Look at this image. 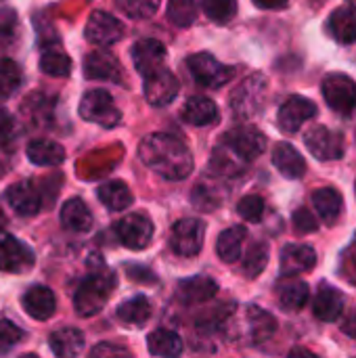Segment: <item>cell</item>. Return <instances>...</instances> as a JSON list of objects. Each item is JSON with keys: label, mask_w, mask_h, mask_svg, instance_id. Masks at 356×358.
<instances>
[{"label": "cell", "mask_w": 356, "mask_h": 358, "mask_svg": "<svg viewBox=\"0 0 356 358\" xmlns=\"http://www.w3.org/2000/svg\"><path fill=\"white\" fill-rule=\"evenodd\" d=\"M141 162L166 180H185L193 172L191 151L172 134L155 132L138 145Z\"/></svg>", "instance_id": "1"}, {"label": "cell", "mask_w": 356, "mask_h": 358, "mask_svg": "<svg viewBox=\"0 0 356 358\" xmlns=\"http://www.w3.org/2000/svg\"><path fill=\"white\" fill-rule=\"evenodd\" d=\"M115 287V275L107 268H101V271H94L92 275H88L80 285H78V292L73 296V308L80 317H94L99 315L111 292Z\"/></svg>", "instance_id": "2"}, {"label": "cell", "mask_w": 356, "mask_h": 358, "mask_svg": "<svg viewBox=\"0 0 356 358\" xmlns=\"http://www.w3.org/2000/svg\"><path fill=\"white\" fill-rule=\"evenodd\" d=\"M266 94H269V82L264 76L254 73L248 76L237 90L231 94V111L237 120L248 122L254 120L266 103Z\"/></svg>", "instance_id": "3"}, {"label": "cell", "mask_w": 356, "mask_h": 358, "mask_svg": "<svg viewBox=\"0 0 356 358\" xmlns=\"http://www.w3.org/2000/svg\"><path fill=\"white\" fill-rule=\"evenodd\" d=\"M80 115L103 128H113L122 120V111L107 90H88L80 101Z\"/></svg>", "instance_id": "4"}, {"label": "cell", "mask_w": 356, "mask_h": 358, "mask_svg": "<svg viewBox=\"0 0 356 358\" xmlns=\"http://www.w3.org/2000/svg\"><path fill=\"white\" fill-rule=\"evenodd\" d=\"M187 67L193 80L204 88H220L229 84L235 76V69L216 61L210 52H197L187 59Z\"/></svg>", "instance_id": "5"}, {"label": "cell", "mask_w": 356, "mask_h": 358, "mask_svg": "<svg viewBox=\"0 0 356 358\" xmlns=\"http://www.w3.org/2000/svg\"><path fill=\"white\" fill-rule=\"evenodd\" d=\"M225 147L241 162H252L266 151V136L254 126H237L225 134Z\"/></svg>", "instance_id": "6"}, {"label": "cell", "mask_w": 356, "mask_h": 358, "mask_svg": "<svg viewBox=\"0 0 356 358\" xmlns=\"http://www.w3.org/2000/svg\"><path fill=\"white\" fill-rule=\"evenodd\" d=\"M36 256L31 248L13 237L10 233H0V271L8 275H25L34 268Z\"/></svg>", "instance_id": "7"}, {"label": "cell", "mask_w": 356, "mask_h": 358, "mask_svg": "<svg viewBox=\"0 0 356 358\" xmlns=\"http://www.w3.org/2000/svg\"><path fill=\"white\" fill-rule=\"evenodd\" d=\"M323 96L336 113L350 115L356 109V82L346 73H329L323 80Z\"/></svg>", "instance_id": "8"}, {"label": "cell", "mask_w": 356, "mask_h": 358, "mask_svg": "<svg viewBox=\"0 0 356 358\" xmlns=\"http://www.w3.org/2000/svg\"><path fill=\"white\" fill-rule=\"evenodd\" d=\"M206 239V224L197 218H183L172 227L170 245L174 254L193 258L201 252Z\"/></svg>", "instance_id": "9"}, {"label": "cell", "mask_w": 356, "mask_h": 358, "mask_svg": "<svg viewBox=\"0 0 356 358\" xmlns=\"http://www.w3.org/2000/svg\"><path fill=\"white\" fill-rule=\"evenodd\" d=\"M306 149L311 151L313 157L319 162H334L340 159L346 151L344 136L340 132H334L325 126H315L304 134Z\"/></svg>", "instance_id": "10"}, {"label": "cell", "mask_w": 356, "mask_h": 358, "mask_svg": "<svg viewBox=\"0 0 356 358\" xmlns=\"http://www.w3.org/2000/svg\"><path fill=\"white\" fill-rule=\"evenodd\" d=\"M153 222L145 214H128L115 224V235L128 250H145L153 239Z\"/></svg>", "instance_id": "11"}, {"label": "cell", "mask_w": 356, "mask_h": 358, "mask_svg": "<svg viewBox=\"0 0 356 358\" xmlns=\"http://www.w3.org/2000/svg\"><path fill=\"white\" fill-rule=\"evenodd\" d=\"M84 36L90 44L94 46H111L115 42L122 40L124 36V25L120 23V19H115L113 15L105 13V10H94L88 17Z\"/></svg>", "instance_id": "12"}, {"label": "cell", "mask_w": 356, "mask_h": 358, "mask_svg": "<svg viewBox=\"0 0 356 358\" xmlns=\"http://www.w3.org/2000/svg\"><path fill=\"white\" fill-rule=\"evenodd\" d=\"M315 115H317V105L306 96L294 94L279 107L277 124L285 134H294L302 128V124H306Z\"/></svg>", "instance_id": "13"}, {"label": "cell", "mask_w": 356, "mask_h": 358, "mask_svg": "<svg viewBox=\"0 0 356 358\" xmlns=\"http://www.w3.org/2000/svg\"><path fill=\"white\" fill-rule=\"evenodd\" d=\"M178 90H180L178 78L166 67L145 78V99L153 107L170 105L176 99Z\"/></svg>", "instance_id": "14"}, {"label": "cell", "mask_w": 356, "mask_h": 358, "mask_svg": "<svg viewBox=\"0 0 356 358\" xmlns=\"http://www.w3.org/2000/svg\"><path fill=\"white\" fill-rule=\"evenodd\" d=\"M84 76H86V80L120 84L124 78V69H122V63L111 52L94 50V52H88L84 59Z\"/></svg>", "instance_id": "15"}, {"label": "cell", "mask_w": 356, "mask_h": 358, "mask_svg": "<svg viewBox=\"0 0 356 358\" xmlns=\"http://www.w3.org/2000/svg\"><path fill=\"white\" fill-rule=\"evenodd\" d=\"M132 61H134L136 71L143 78H147V76H151V73H155V71H159L164 67L166 46L159 40H153V38L138 40L132 46Z\"/></svg>", "instance_id": "16"}, {"label": "cell", "mask_w": 356, "mask_h": 358, "mask_svg": "<svg viewBox=\"0 0 356 358\" xmlns=\"http://www.w3.org/2000/svg\"><path fill=\"white\" fill-rule=\"evenodd\" d=\"M281 275L285 277H298L315 268L317 264V252L308 245L290 243L281 250Z\"/></svg>", "instance_id": "17"}, {"label": "cell", "mask_w": 356, "mask_h": 358, "mask_svg": "<svg viewBox=\"0 0 356 358\" xmlns=\"http://www.w3.org/2000/svg\"><path fill=\"white\" fill-rule=\"evenodd\" d=\"M6 201L19 216H36L42 208V195L31 180H19L6 191Z\"/></svg>", "instance_id": "18"}, {"label": "cell", "mask_w": 356, "mask_h": 358, "mask_svg": "<svg viewBox=\"0 0 356 358\" xmlns=\"http://www.w3.org/2000/svg\"><path fill=\"white\" fill-rule=\"evenodd\" d=\"M23 310L36 321H48L57 310L55 294L46 285H31L21 298Z\"/></svg>", "instance_id": "19"}, {"label": "cell", "mask_w": 356, "mask_h": 358, "mask_svg": "<svg viewBox=\"0 0 356 358\" xmlns=\"http://www.w3.org/2000/svg\"><path fill=\"white\" fill-rule=\"evenodd\" d=\"M344 304H346V298L340 289L323 283L317 292V298H315V317L325 321V323H334L342 317L344 313Z\"/></svg>", "instance_id": "20"}, {"label": "cell", "mask_w": 356, "mask_h": 358, "mask_svg": "<svg viewBox=\"0 0 356 358\" xmlns=\"http://www.w3.org/2000/svg\"><path fill=\"white\" fill-rule=\"evenodd\" d=\"M216 292H218L216 281L206 275H197V277H191V279H185L178 283V300L183 304L208 302L210 298L216 296Z\"/></svg>", "instance_id": "21"}, {"label": "cell", "mask_w": 356, "mask_h": 358, "mask_svg": "<svg viewBox=\"0 0 356 358\" xmlns=\"http://www.w3.org/2000/svg\"><path fill=\"white\" fill-rule=\"evenodd\" d=\"M59 218H61V224H63L67 231H71V233H88V231L92 229V224H94L88 206H86L82 199H78V197L67 199V201L61 206Z\"/></svg>", "instance_id": "22"}, {"label": "cell", "mask_w": 356, "mask_h": 358, "mask_svg": "<svg viewBox=\"0 0 356 358\" xmlns=\"http://www.w3.org/2000/svg\"><path fill=\"white\" fill-rule=\"evenodd\" d=\"M273 164L275 168L285 176V178H300L304 172H306V164H304V157L300 155V151L290 145V143H279L275 149H273Z\"/></svg>", "instance_id": "23"}, {"label": "cell", "mask_w": 356, "mask_h": 358, "mask_svg": "<svg viewBox=\"0 0 356 358\" xmlns=\"http://www.w3.org/2000/svg\"><path fill=\"white\" fill-rule=\"evenodd\" d=\"M327 31L334 40L350 44L356 40V6H340L327 21Z\"/></svg>", "instance_id": "24"}, {"label": "cell", "mask_w": 356, "mask_h": 358, "mask_svg": "<svg viewBox=\"0 0 356 358\" xmlns=\"http://www.w3.org/2000/svg\"><path fill=\"white\" fill-rule=\"evenodd\" d=\"M48 346H50L55 357H78L84 350V334L80 329H73V327L59 329L48 338Z\"/></svg>", "instance_id": "25"}, {"label": "cell", "mask_w": 356, "mask_h": 358, "mask_svg": "<svg viewBox=\"0 0 356 358\" xmlns=\"http://www.w3.org/2000/svg\"><path fill=\"white\" fill-rule=\"evenodd\" d=\"M27 157L34 166H44V168H52V166H61L65 159V149L55 143V141H31L27 145Z\"/></svg>", "instance_id": "26"}, {"label": "cell", "mask_w": 356, "mask_h": 358, "mask_svg": "<svg viewBox=\"0 0 356 358\" xmlns=\"http://www.w3.org/2000/svg\"><path fill=\"white\" fill-rule=\"evenodd\" d=\"M97 195H99V201L111 212H122V210L130 208L134 201L132 191L122 180H109V182L101 185Z\"/></svg>", "instance_id": "27"}, {"label": "cell", "mask_w": 356, "mask_h": 358, "mask_svg": "<svg viewBox=\"0 0 356 358\" xmlns=\"http://www.w3.org/2000/svg\"><path fill=\"white\" fill-rule=\"evenodd\" d=\"M183 117L193 126H210L218 117V107L208 96H191L183 107Z\"/></svg>", "instance_id": "28"}, {"label": "cell", "mask_w": 356, "mask_h": 358, "mask_svg": "<svg viewBox=\"0 0 356 358\" xmlns=\"http://www.w3.org/2000/svg\"><path fill=\"white\" fill-rule=\"evenodd\" d=\"M313 203H315L317 214L321 216V220L325 224H334L340 218V214H342L344 199H342L340 191H336L332 187H325V189H317L315 191Z\"/></svg>", "instance_id": "29"}, {"label": "cell", "mask_w": 356, "mask_h": 358, "mask_svg": "<svg viewBox=\"0 0 356 358\" xmlns=\"http://www.w3.org/2000/svg\"><path fill=\"white\" fill-rule=\"evenodd\" d=\"M275 319L258 306H248L245 310V334L252 342H262L275 334Z\"/></svg>", "instance_id": "30"}, {"label": "cell", "mask_w": 356, "mask_h": 358, "mask_svg": "<svg viewBox=\"0 0 356 358\" xmlns=\"http://www.w3.org/2000/svg\"><path fill=\"white\" fill-rule=\"evenodd\" d=\"M118 319L124 323V325H130V327H143L149 317H151V302L145 298V296H134L126 302H122L115 310Z\"/></svg>", "instance_id": "31"}, {"label": "cell", "mask_w": 356, "mask_h": 358, "mask_svg": "<svg viewBox=\"0 0 356 358\" xmlns=\"http://www.w3.org/2000/svg\"><path fill=\"white\" fill-rule=\"evenodd\" d=\"M245 239H248L245 227H231V229H227V231H222L218 235L216 254L220 256V260L231 264V262H235L241 256V248H243Z\"/></svg>", "instance_id": "32"}, {"label": "cell", "mask_w": 356, "mask_h": 358, "mask_svg": "<svg viewBox=\"0 0 356 358\" xmlns=\"http://www.w3.org/2000/svg\"><path fill=\"white\" fill-rule=\"evenodd\" d=\"M308 285L296 277H290L287 281H283L279 285V292H277V298H279V304L281 308L285 310H300L304 308V304L308 302Z\"/></svg>", "instance_id": "33"}, {"label": "cell", "mask_w": 356, "mask_h": 358, "mask_svg": "<svg viewBox=\"0 0 356 358\" xmlns=\"http://www.w3.org/2000/svg\"><path fill=\"white\" fill-rule=\"evenodd\" d=\"M40 69L52 78H67L71 71V59L59 46H46L40 57Z\"/></svg>", "instance_id": "34"}, {"label": "cell", "mask_w": 356, "mask_h": 358, "mask_svg": "<svg viewBox=\"0 0 356 358\" xmlns=\"http://www.w3.org/2000/svg\"><path fill=\"white\" fill-rule=\"evenodd\" d=\"M149 352L153 357H178L183 352V340L170 329H155L149 336Z\"/></svg>", "instance_id": "35"}, {"label": "cell", "mask_w": 356, "mask_h": 358, "mask_svg": "<svg viewBox=\"0 0 356 358\" xmlns=\"http://www.w3.org/2000/svg\"><path fill=\"white\" fill-rule=\"evenodd\" d=\"M23 82L21 67L13 59H0V101L13 96Z\"/></svg>", "instance_id": "36"}, {"label": "cell", "mask_w": 356, "mask_h": 358, "mask_svg": "<svg viewBox=\"0 0 356 358\" xmlns=\"http://www.w3.org/2000/svg\"><path fill=\"white\" fill-rule=\"evenodd\" d=\"M269 262V245L266 241H254L243 258V271L250 279L258 277Z\"/></svg>", "instance_id": "37"}, {"label": "cell", "mask_w": 356, "mask_h": 358, "mask_svg": "<svg viewBox=\"0 0 356 358\" xmlns=\"http://www.w3.org/2000/svg\"><path fill=\"white\" fill-rule=\"evenodd\" d=\"M168 19L178 27H189L197 19V2L195 0H170Z\"/></svg>", "instance_id": "38"}, {"label": "cell", "mask_w": 356, "mask_h": 358, "mask_svg": "<svg viewBox=\"0 0 356 358\" xmlns=\"http://www.w3.org/2000/svg\"><path fill=\"white\" fill-rule=\"evenodd\" d=\"M204 13L218 23H227L237 13V0H201Z\"/></svg>", "instance_id": "39"}, {"label": "cell", "mask_w": 356, "mask_h": 358, "mask_svg": "<svg viewBox=\"0 0 356 358\" xmlns=\"http://www.w3.org/2000/svg\"><path fill=\"white\" fill-rule=\"evenodd\" d=\"M23 338H25V331L19 325H15L6 317H0V355H8L13 348L21 344Z\"/></svg>", "instance_id": "40"}, {"label": "cell", "mask_w": 356, "mask_h": 358, "mask_svg": "<svg viewBox=\"0 0 356 358\" xmlns=\"http://www.w3.org/2000/svg\"><path fill=\"white\" fill-rule=\"evenodd\" d=\"M162 0H120L122 10L132 19H149L157 13Z\"/></svg>", "instance_id": "41"}, {"label": "cell", "mask_w": 356, "mask_h": 358, "mask_svg": "<svg viewBox=\"0 0 356 358\" xmlns=\"http://www.w3.org/2000/svg\"><path fill=\"white\" fill-rule=\"evenodd\" d=\"M19 126L8 113H0V149L2 151H15V145L19 141Z\"/></svg>", "instance_id": "42"}, {"label": "cell", "mask_w": 356, "mask_h": 358, "mask_svg": "<svg viewBox=\"0 0 356 358\" xmlns=\"http://www.w3.org/2000/svg\"><path fill=\"white\" fill-rule=\"evenodd\" d=\"M237 212L248 222H258L264 214V199L260 195H245L237 203Z\"/></svg>", "instance_id": "43"}, {"label": "cell", "mask_w": 356, "mask_h": 358, "mask_svg": "<svg viewBox=\"0 0 356 358\" xmlns=\"http://www.w3.org/2000/svg\"><path fill=\"white\" fill-rule=\"evenodd\" d=\"M15 31H17V15L8 8H2L0 10V42L8 44L15 38Z\"/></svg>", "instance_id": "44"}, {"label": "cell", "mask_w": 356, "mask_h": 358, "mask_svg": "<svg viewBox=\"0 0 356 358\" xmlns=\"http://www.w3.org/2000/svg\"><path fill=\"white\" fill-rule=\"evenodd\" d=\"M292 220H294L296 233H300V235H308V233H315V231H317V220H315V216H313L306 208L296 210Z\"/></svg>", "instance_id": "45"}, {"label": "cell", "mask_w": 356, "mask_h": 358, "mask_svg": "<svg viewBox=\"0 0 356 358\" xmlns=\"http://www.w3.org/2000/svg\"><path fill=\"white\" fill-rule=\"evenodd\" d=\"M92 357H105V355H128V350H124V348H120V346H113V344H109V342H103V344H99L92 352H90Z\"/></svg>", "instance_id": "46"}, {"label": "cell", "mask_w": 356, "mask_h": 358, "mask_svg": "<svg viewBox=\"0 0 356 358\" xmlns=\"http://www.w3.org/2000/svg\"><path fill=\"white\" fill-rule=\"evenodd\" d=\"M342 329H344V334H346V336L356 338V310H353V313L348 315V319L344 321Z\"/></svg>", "instance_id": "47"}, {"label": "cell", "mask_w": 356, "mask_h": 358, "mask_svg": "<svg viewBox=\"0 0 356 358\" xmlns=\"http://www.w3.org/2000/svg\"><path fill=\"white\" fill-rule=\"evenodd\" d=\"M254 4L260 8H283L287 0H254Z\"/></svg>", "instance_id": "48"}, {"label": "cell", "mask_w": 356, "mask_h": 358, "mask_svg": "<svg viewBox=\"0 0 356 358\" xmlns=\"http://www.w3.org/2000/svg\"><path fill=\"white\" fill-rule=\"evenodd\" d=\"M350 264H353V271H355L356 275V233L355 239H353V248H350Z\"/></svg>", "instance_id": "49"}, {"label": "cell", "mask_w": 356, "mask_h": 358, "mask_svg": "<svg viewBox=\"0 0 356 358\" xmlns=\"http://www.w3.org/2000/svg\"><path fill=\"white\" fill-rule=\"evenodd\" d=\"M2 176H4V166L0 164V178H2Z\"/></svg>", "instance_id": "50"}, {"label": "cell", "mask_w": 356, "mask_h": 358, "mask_svg": "<svg viewBox=\"0 0 356 358\" xmlns=\"http://www.w3.org/2000/svg\"><path fill=\"white\" fill-rule=\"evenodd\" d=\"M346 2H348L350 6H356V0H346Z\"/></svg>", "instance_id": "51"}, {"label": "cell", "mask_w": 356, "mask_h": 358, "mask_svg": "<svg viewBox=\"0 0 356 358\" xmlns=\"http://www.w3.org/2000/svg\"><path fill=\"white\" fill-rule=\"evenodd\" d=\"M355 187H356V185H355Z\"/></svg>", "instance_id": "52"}]
</instances>
